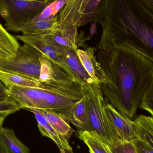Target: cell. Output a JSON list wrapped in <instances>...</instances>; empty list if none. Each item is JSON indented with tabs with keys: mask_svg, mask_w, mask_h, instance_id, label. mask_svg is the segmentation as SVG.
Wrapping results in <instances>:
<instances>
[{
	"mask_svg": "<svg viewBox=\"0 0 153 153\" xmlns=\"http://www.w3.org/2000/svg\"><path fill=\"white\" fill-rule=\"evenodd\" d=\"M20 46L17 38L8 32L0 22V61L14 57Z\"/></svg>",
	"mask_w": 153,
	"mask_h": 153,
	"instance_id": "obj_15",
	"label": "cell"
},
{
	"mask_svg": "<svg viewBox=\"0 0 153 153\" xmlns=\"http://www.w3.org/2000/svg\"><path fill=\"white\" fill-rule=\"evenodd\" d=\"M0 153H6L5 148L0 140Z\"/></svg>",
	"mask_w": 153,
	"mask_h": 153,
	"instance_id": "obj_33",
	"label": "cell"
},
{
	"mask_svg": "<svg viewBox=\"0 0 153 153\" xmlns=\"http://www.w3.org/2000/svg\"><path fill=\"white\" fill-rule=\"evenodd\" d=\"M137 153H153V149L146 143L136 138L132 141Z\"/></svg>",
	"mask_w": 153,
	"mask_h": 153,
	"instance_id": "obj_28",
	"label": "cell"
},
{
	"mask_svg": "<svg viewBox=\"0 0 153 153\" xmlns=\"http://www.w3.org/2000/svg\"><path fill=\"white\" fill-rule=\"evenodd\" d=\"M24 110L30 111L34 114L37 122L39 132L42 135L53 140L59 148L61 153H74L69 141L56 133L38 110L29 108Z\"/></svg>",
	"mask_w": 153,
	"mask_h": 153,
	"instance_id": "obj_10",
	"label": "cell"
},
{
	"mask_svg": "<svg viewBox=\"0 0 153 153\" xmlns=\"http://www.w3.org/2000/svg\"><path fill=\"white\" fill-rule=\"evenodd\" d=\"M78 136L87 146L90 153H112L109 146L95 131H80Z\"/></svg>",
	"mask_w": 153,
	"mask_h": 153,
	"instance_id": "obj_19",
	"label": "cell"
},
{
	"mask_svg": "<svg viewBox=\"0 0 153 153\" xmlns=\"http://www.w3.org/2000/svg\"><path fill=\"white\" fill-rule=\"evenodd\" d=\"M0 140L6 153H30L29 149L16 137L12 129L2 127L0 129Z\"/></svg>",
	"mask_w": 153,
	"mask_h": 153,
	"instance_id": "obj_20",
	"label": "cell"
},
{
	"mask_svg": "<svg viewBox=\"0 0 153 153\" xmlns=\"http://www.w3.org/2000/svg\"><path fill=\"white\" fill-rule=\"evenodd\" d=\"M139 1L153 16V0H139Z\"/></svg>",
	"mask_w": 153,
	"mask_h": 153,
	"instance_id": "obj_30",
	"label": "cell"
},
{
	"mask_svg": "<svg viewBox=\"0 0 153 153\" xmlns=\"http://www.w3.org/2000/svg\"><path fill=\"white\" fill-rule=\"evenodd\" d=\"M82 89L86 100L91 130L97 132L109 146L120 140L106 116L105 99L100 85L91 79L84 82Z\"/></svg>",
	"mask_w": 153,
	"mask_h": 153,
	"instance_id": "obj_4",
	"label": "cell"
},
{
	"mask_svg": "<svg viewBox=\"0 0 153 153\" xmlns=\"http://www.w3.org/2000/svg\"><path fill=\"white\" fill-rule=\"evenodd\" d=\"M0 81L6 89L12 86L24 88H43L44 85L38 81L13 73L0 70Z\"/></svg>",
	"mask_w": 153,
	"mask_h": 153,
	"instance_id": "obj_16",
	"label": "cell"
},
{
	"mask_svg": "<svg viewBox=\"0 0 153 153\" xmlns=\"http://www.w3.org/2000/svg\"><path fill=\"white\" fill-rule=\"evenodd\" d=\"M97 50L96 48L90 47L84 50L78 49L76 54L81 64L90 77L94 82L99 84L100 81L98 75L100 70V66L95 55Z\"/></svg>",
	"mask_w": 153,
	"mask_h": 153,
	"instance_id": "obj_12",
	"label": "cell"
},
{
	"mask_svg": "<svg viewBox=\"0 0 153 153\" xmlns=\"http://www.w3.org/2000/svg\"><path fill=\"white\" fill-rule=\"evenodd\" d=\"M56 0L53 1L48 5L40 13L37 15L31 21L36 22L48 19L53 18L56 16L55 14V7Z\"/></svg>",
	"mask_w": 153,
	"mask_h": 153,
	"instance_id": "obj_26",
	"label": "cell"
},
{
	"mask_svg": "<svg viewBox=\"0 0 153 153\" xmlns=\"http://www.w3.org/2000/svg\"><path fill=\"white\" fill-rule=\"evenodd\" d=\"M139 107L149 112L153 118V78L142 97Z\"/></svg>",
	"mask_w": 153,
	"mask_h": 153,
	"instance_id": "obj_23",
	"label": "cell"
},
{
	"mask_svg": "<svg viewBox=\"0 0 153 153\" xmlns=\"http://www.w3.org/2000/svg\"><path fill=\"white\" fill-rule=\"evenodd\" d=\"M86 0H68L57 15L56 32L69 40L77 48L85 46V42L90 38L84 34L78 33L82 26L83 12Z\"/></svg>",
	"mask_w": 153,
	"mask_h": 153,
	"instance_id": "obj_6",
	"label": "cell"
},
{
	"mask_svg": "<svg viewBox=\"0 0 153 153\" xmlns=\"http://www.w3.org/2000/svg\"><path fill=\"white\" fill-rule=\"evenodd\" d=\"M68 122L81 131H91L89 112L85 97L76 102L71 109Z\"/></svg>",
	"mask_w": 153,
	"mask_h": 153,
	"instance_id": "obj_13",
	"label": "cell"
},
{
	"mask_svg": "<svg viewBox=\"0 0 153 153\" xmlns=\"http://www.w3.org/2000/svg\"><path fill=\"white\" fill-rule=\"evenodd\" d=\"M108 0H86L82 26L91 22L104 26L107 15Z\"/></svg>",
	"mask_w": 153,
	"mask_h": 153,
	"instance_id": "obj_11",
	"label": "cell"
},
{
	"mask_svg": "<svg viewBox=\"0 0 153 153\" xmlns=\"http://www.w3.org/2000/svg\"><path fill=\"white\" fill-rule=\"evenodd\" d=\"M57 15L53 18L40 21H30L22 25L19 29L22 35H51L56 31Z\"/></svg>",
	"mask_w": 153,
	"mask_h": 153,
	"instance_id": "obj_14",
	"label": "cell"
},
{
	"mask_svg": "<svg viewBox=\"0 0 153 153\" xmlns=\"http://www.w3.org/2000/svg\"><path fill=\"white\" fill-rule=\"evenodd\" d=\"M39 61L40 69L39 82L44 83L54 79L53 65L51 60L46 56L42 55Z\"/></svg>",
	"mask_w": 153,
	"mask_h": 153,
	"instance_id": "obj_22",
	"label": "cell"
},
{
	"mask_svg": "<svg viewBox=\"0 0 153 153\" xmlns=\"http://www.w3.org/2000/svg\"><path fill=\"white\" fill-rule=\"evenodd\" d=\"M104 110L120 140L132 141L136 138L134 128V121L123 116L105 98Z\"/></svg>",
	"mask_w": 153,
	"mask_h": 153,
	"instance_id": "obj_9",
	"label": "cell"
},
{
	"mask_svg": "<svg viewBox=\"0 0 153 153\" xmlns=\"http://www.w3.org/2000/svg\"><path fill=\"white\" fill-rule=\"evenodd\" d=\"M9 115H10V114L8 113H0V129L2 127V125L4 119Z\"/></svg>",
	"mask_w": 153,
	"mask_h": 153,
	"instance_id": "obj_32",
	"label": "cell"
},
{
	"mask_svg": "<svg viewBox=\"0 0 153 153\" xmlns=\"http://www.w3.org/2000/svg\"><path fill=\"white\" fill-rule=\"evenodd\" d=\"M42 55L37 49L24 44L20 47L14 57L0 61V70L21 75L39 81L40 69L39 58Z\"/></svg>",
	"mask_w": 153,
	"mask_h": 153,
	"instance_id": "obj_7",
	"label": "cell"
},
{
	"mask_svg": "<svg viewBox=\"0 0 153 153\" xmlns=\"http://www.w3.org/2000/svg\"><path fill=\"white\" fill-rule=\"evenodd\" d=\"M62 46L66 63L76 76L83 81L84 82L92 79L81 64L76 54L77 51L70 48Z\"/></svg>",
	"mask_w": 153,
	"mask_h": 153,
	"instance_id": "obj_21",
	"label": "cell"
},
{
	"mask_svg": "<svg viewBox=\"0 0 153 153\" xmlns=\"http://www.w3.org/2000/svg\"><path fill=\"white\" fill-rule=\"evenodd\" d=\"M92 30L93 31V35L95 33V31H96V26L94 25V26H92L91 27V31H92Z\"/></svg>",
	"mask_w": 153,
	"mask_h": 153,
	"instance_id": "obj_34",
	"label": "cell"
},
{
	"mask_svg": "<svg viewBox=\"0 0 153 153\" xmlns=\"http://www.w3.org/2000/svg\"><path fill=\"white\" fill-rule=\"evenodd\" d=\"M16 38L46 56L53 64L63 69L74 82L81 85L84 83L83 81L76 76L66 63L62 46L56 42L51 35H17Z\"/></svg>",
	"mask_w": 153,
	"mask_h": 153,
	"instance_id": "obj_8",
	"label": "cell"
},
{
	"mask_svg": "<svg viewBox=\"0 0 153 153\" xmlns=\"http://www.w3.org/2000/svg\"><path fill=\"white\" fill-rule=\"evenodd\" d=\"M53 65L54 78L42 83L46 91L42 110L56 112L69 121L71 109L83 98L82 85L72 80L61 67Z\"/></svg>",
	"mask_w": 153,
	"mask_h": 153,
	"instance_id": "obj_3",
	"label": "cell"
},
{
	"mask_svg": "<svg viewBox=\"0 0 153 153\" xmlns=\"http://www.w3.org/2000/svg\"><path fill=\"white\" fill-rule=\"evenodd\" d=\"M53 1L0 0V15L8 30L19 32L22 25L31 21Z\"/></svg>",
	"mask_w": 153,
	"mask_h": 153,
	"instance_id": "obj_5",
	"label": "cell"
},
{
	"mask_svg": "<svg viewBox=\"0 0 153 153\" xmlns=\"http://www.w3.org/2000/svg\"><path fill=\"white\" fill-rule=\"evenodd\" d=\"M38 110L48 124L60 136L69 141L74 133L73 129L67 121L56 112L51 110Z\"/></svg>",
	"mask_w": 153,
	"mask_h": 153,
	"instance_id": "obj_18",
	"label": "cell"
},
{
	"mask_svg": "<svg viewBox=\"0 0 153 153\" xmlns=\"http://www.w3.org/2000/svg\"><path fill=\"white\" fill-rule=\"evenodd\" d=\"M68 0H56V4L55 7V14L56 15L60 11L62 10V8L64 6L65 4L67 2Z\"/></svg>",
	"mask_w": 153,
	"mask_h": 153,
	"instance_id": "obj_31",
	"label": "cell"
},
{
	"mask_svg": "<svg viewBox=\"0 0 153 153\" xmlns=\"http://www.w3.org/2000/svg\"><path fill=\"white\" fill-rule=\"evenodd\" d=\"M136 138L146 143L153 149V118L141 115L134 120Z\"/></svg>",
	"mask_w": 153,
	"mask_h": 153,
	"instance_id": "obj_17",
	"label": "cell"
},
{
	"mask_svg": "<svg viewBox=\"0 0 153 153\" xmlns=\"http://www.w3.org/2000/svg\"><path fill=\"white\" fill-rule=\"evenodd\" d=\"M51 36L52 39L56 42L61 45V46L73 49H74L76 51L78 50V49L77 46L74 45L69 40L67 39L65 37H63L58 32H56L53 35H51Z\"/></svg>",
	"mask_w": 153,
	"mask_h": 153,
	"instance_id": "obj_27",
	"label": "cell"
},
{
	"mask_svg": "<svg viewBox=\"0 0 153 153\" xmlns=\"http://www.w3.org/2000/svg\"><path fill=\"white\" fill-rule=\"evenodd\" d=\"M96 56L100 66L98 77L103 96L120 114L132 120L152 80L153 63L124 46L99 50Z\"/></svg>",
	"mask_w": 153,
	"mask_h": 153,
	"instance_id": "obj_1",
	"label": "cell"
},
{
	"mask_svg": "<svg viewBox=\"0 0 153 153\" xmlns=\"http://www.w3.org/2000/svg\"><path fill=\"white\" fill-rule=\"evenodd\" d=\"M109 146L112 153H137L132 141L119 140Z\"/></svg>",
	"mask_w": 153,
	"mask_h": 153,
	"instance_id": "obj_24",
	"label": "cell"
},
{
	"mask_svg": "<svg viewBox=\"0 0 153 153\" xmlns=\"http://www.w3.org/2000/svg\"><path fill=\"white\" fill-rule=\"evenodd\" d=\"M8 93V90L0 81V100H5L10 99Z\"/></svg>",
	"mask_w": 153,
	"mask_h": 153,
	"instance_id": "obj_29",
	"label": "cell"
},
{
	"mask_svg": "<svg viewBox=\"0 0 153 153\" xmlns=\"http://www.w3.org/2000/svg\"><path fill=\"white\" fill-rule=\"evenodd\" d=\"M99 50L128 47L153 63V16L139 0H108Z\"/></svg>",
	"mask_w": 153,
	"mask_h": 153,
	"instance_id": "obj_2",
	"label": "cell"
},
{
	"mask_svg": "<svg viewBox=\"0 0 153 153\" xmlns=\"http://www.w3.org/2000/svg\"><path fill=\"white\" fill-rule=\"evenodd\" d=\"M21 109L20 105L10 98L5 100H0V113H8L10 115Z\"/></svg>",
	"mask_w": 153,
	"mask_h": 153,
	"instance_id": "obj_25",
	"label": "cell"
}]
</instances>
